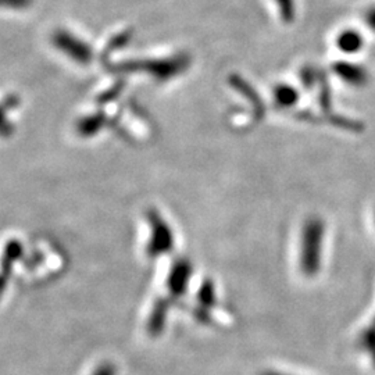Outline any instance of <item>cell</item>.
<instances>
[{"mask_svg": "<svg viewBox=\"0 0 375 375\" xmlns=\"http://www.w3.org/2000/svg\"><path fill=\"white\" fill-rule=\"evenodd\" d=\"M325 225L323 220L313 217L307 220L302 231L301 270L307 276H313L321 269Z\"/></svg>", "mask_w": 375, "mask_h": 375, "instance_id": "1", "label": "cell"}, {"mask_svg": "<svg viewBox=\"0 0 375 375\" xmlns=\"http://www.w3.org/2000/svg\"><path fill=\"white\" fill-rule=\"evenodd\" d=\"M334 72L341 78L343 82L352 85V86H364L367 85L369 79H370V74L366 67L356 65V63H350V62H337L332 66Z\"/></svg>", "mask_w": 375, "mask_h": 375, "instance_id": "2", "label": "cell"}, {"mask_svg": "<svg viewBox=\"0 0 375 375\" xmlns=\"http://www.w3.org/2000/svg\"><path fill=\"white\" fill-rule=\"evenodd\" d=\"M364 46V38L356 30H343L337 38V47L345 55H356Z\"/></svg>", "mask_w": 375, "mask_h": 375, "instance_id": "3", "label": "cell"}, {"mask_svg": "<svg viewBox=\"0 0 375 375\" xmlns=\"http://www.w3.org/2000/svg\"><path fill=\"white\" fill-rule=\"evenodd\" d=\"M274 102L281 108H291L299 102V92L288 84H279L274 88Z\"/></svg>", "mask_w": 375, "mask_h": 375, "instance_id": "4", "label": "cell"}, {"mask_svg": "<svg viewBox=\"0 0 375 375\" xmlns=\"http://www.w3.org/2000/svg\"><path fill=\"white\" fill-rule=\"evenodd\" d=\"M278 6V10H279V16L286 23V24H291L293 23L295 20V16H296V4H295V0H274Z\"/></svg>", "mask_w": 375, "mask_h": 375, "instance_id": "5", "label": "cell"}, {"mask_svg": "<svg viewBox=\"0 0 375 375\" xmlns=\"http://www.w3.org/2000/svg\"><path fill=\"white\" fill-rule=\"evenodd\" d=\"M360 343L364 347V350L370 354V357L373 359V363L375 364V318L374 321L371 323V325L362 335Z\"/></svg>", "mask_w": 375, "mask_h": 375, "instance_id": "6", "label": "cell"}, {"mask_svg": "<svg viewBox=\"0 0 375 375\" xmlns=\"http://www.w3.org/2000/svg\"><path fill=\"white\" fill-rule=\"evenodd\" d=\"M320 77H321V71H317L313 66H306L301 71V81L307 91H311L315 86Z\"/></svg>", "mask_w": 375, "mask_h": 375, "instance_id": "7", "label": "cell"}, {"mask_svg": "<svg viewBox=\"0 0 375 375\" xmlns=\"http://www.w3.org/2000/svg\"><path fill=\"white\" fill-rule=\"evenodd\" d=\"M320 86H321L320 104H321V107H323V110L325 113H330V108H332V104H331V89L328 88L325 77H324L323 72H321V78H320Z\"/></svg>", "mask_w": 375, "mask_h": 375, "instance_id": "8", "label": "cell"}, {"mask_svg": "<svg viewBox=\"0 0 375 375\" xmlns=\"http://www.w3.org/2000/svg\"><path fill=\"white\" fill-rule=\"evenodd\" d=\"M364 20H366L367 27H369L371 31H374L375 33V6L370 7V9L366 11V14H364Z\"/></svg>", "mask_w": 375, "mask_h": 375, "instance_id": "9", "label": "cell"}, {"mask_svg": "<svg viewBox=\"0 0 375 375\" xmlns=\"http://www.w3.org/2000/svg\"><path fill=\"white\" fill-rule=\"evenodd\" d=\"M96 375H111V373H110V370L104 369V370H102V371H99V373H98V374Z\"/></svg>", "mask_w": 375, "mask_h": 375, "instance_id": "10", "label": "cell"}, {"mask_svg": "<svg viewBox=\"0 0 375 375\" xmlns=\"http://www.w3.org/2000/svg\"><path fill=\"white\" fill-rule=\"evenodd\" d=\"M264 375H285V374H279V373H267V374Z\"/></svg>", "mask_w": 375, "mask_h": 375, "instance_id": "11", "label": "cell"}]
</instances>
